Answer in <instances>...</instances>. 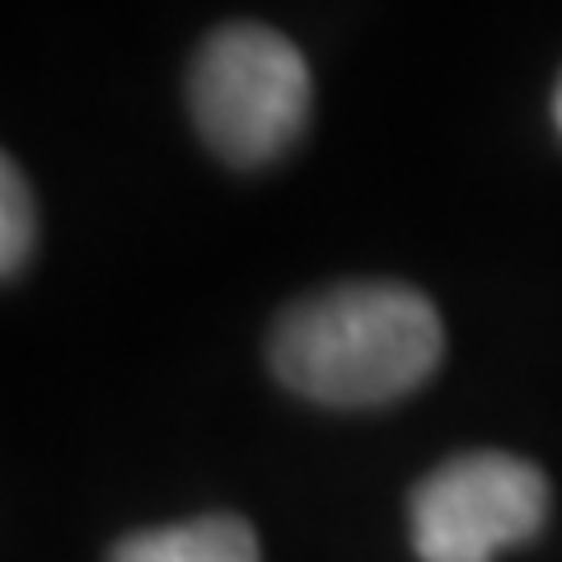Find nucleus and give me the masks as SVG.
Returning <instances> with one entry per match:
<instances>
[{
    "label": "nucleus",
    "mask_w": 562,
    "mask_h": 562,
    "mask_svg": "<svg viewBox=\"0 0 562 562\" xmlns=\"http://www.w3.org/2000/svg\"><path fill=\"white\" fill-rule=\"evenodd\" d=\"M446 351L441 314L403 281H342L295 301L272 328L277 380L328 408H375L413 394Z\"/></svg>",
    "instance_id": "1"
},
{
    "label": "nucleus",
    "mask_w": 562,
    "mask_h": 562,
    "mask_svg": "<svg viewBox=\"0 0 562 562\" xmlns=\"http://www.w3.org/2000/svg\"><path fill=\"white\" fill-rule=\"evenodd\" d=\"M33 249V192L24 173L0 155V277L20 272Z\"/></svg>",
    "instance_id": "5"
},
{
    "label": "nucleus",
    "mask_w": 562,
    "mask_h": 562,
    "mask_svg": "<svg viewBox=\"0 0 562 562\" xmlns=\"http://www.w3.org/2000/svg\"><path fill=\"white\" fill-rule=\"evenodd\" d=\"M109 562H258V539L239 516H202L127 535Z\"/></svg>",
    "instance_id": "4"
},
{
    "label": "nucleus",
    "mask_w": 562,
    "mask_h": 562,
    "mask_svg": "<svg viewBox=\"0 0 562 562\" xmlns=\"http://www.w3.org/2000/svg\"><path fill=\"white\" fill-rule=\"evenodd\" d=\"M310 66L301 47L268 24H225L192 61L188 103L198 132L221 160L268 165L310 117Z\"/></svg>",
    "instance_id": "2"
},
{
    "label": "nucleus",
    "mask_w": 562,
    "mask_h": 562,
    "mask_svg": "<svg viewBox=\"0 0 562 562\" xmlns=\"http://www.w3.org/2000/svg\"><path fill=\"white\" fill-rule=\"evenodd\" d=\"M553 117H558V127H562V80H558V94H553Z\"/></svg>",
    "instance_id": "6"
},
{
    "label": "nucleus",
    "mask_w": 562,
    "mask_h": 562,
    "mask_svg": "<svg viewBox=\"0 0 562 562\" xmlns=\"http://www.w3.org/2000/svg\"><path fill=\"white\" fill-rule=\"evenodd\" d=\"M408 520L422 562H492L543 530L549 483L516 454H460L417 483Z\"/></svg>",
    "instance_id": "3"
}]
</instances>
